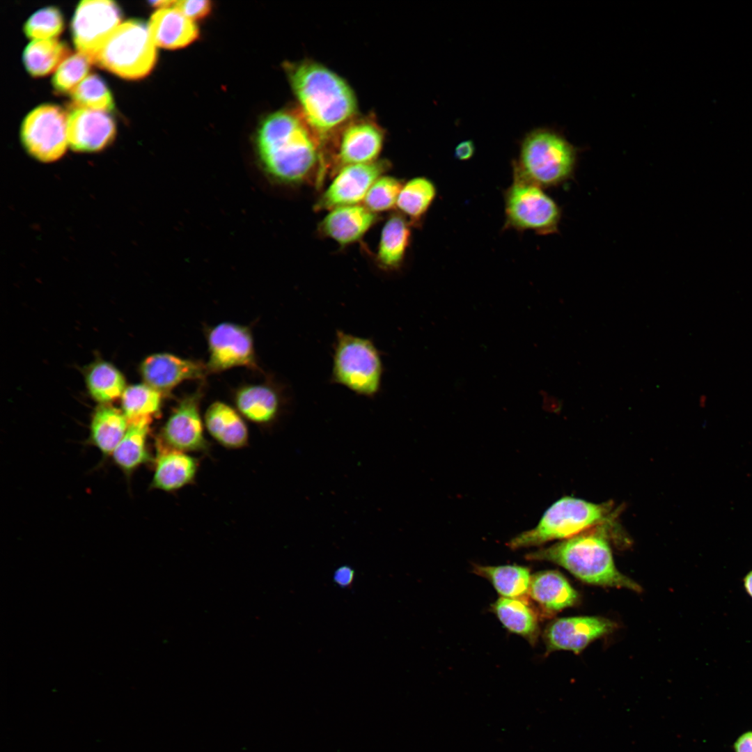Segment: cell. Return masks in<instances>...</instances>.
Instances as JSON below:
<instances>
[{"label": "cell", "mask_w": 752, "mask_h": 752, "mask_svg": "<svg viewBox=\"0 0 752 752\" xmlns=\"http://www.w3.org/2000/svg\"><path fill=\"white\" fill-rule=\"evenodd\" d=\"M402 186L400 180L390 175H382L368 190L363 206L375 214L393 208Z\"/></svg>", "instance_id": "e575fe53"}, {"label": "cell", "mask_w": 752, "mask_h": 752, "mask_svg": "<svg viewBox=\"0 0 752 752\" xmlns=\"http://www.w3.org/2000/svg\"><path fill=\"white\" fill-rule=\"evenodd\" d=\"M377 221L376 214L361 205L343 206L330 210L319 225L322 235L340 245L360 240Z\"/></svg>", "instance_id": "ac0fdd59"}, {"label": "cell", "mask_w": 752, "mask_h": 752, "mask_svg": "<svg viewBox=\"0 0 752 752\" xmlns=\"http://www.w3.org/2000/svg\"><path fill=\"white\" fill-rule=\"evenodd\" d=\"M531 598L548 612H556L576 604L577 592L559 572L542 571L531 575Z\"/></svg>", "instance_id": "44dd1931"}, {"label": "cell", "mask_w": 752, "mask_h": 752, "mask_svg": "<svg viewBox=\"0 0 752 752\" xmlns=\"http://www.w3.org/2000/svg\"><path fill=\"white\" fill-rule=\"evenodd\" d=\"M128 425L123 412L113 407L102 406L92 419V440L102 453H113L125 434Z\"/></svg>", "instance_id": "484cf974"}, {"label": "cell", "mask_w": 752, "mask_h": 752, "mask_svg": "<svg viewBox=\"0 0 752 752\" xmlns=\"http://www.w3.org/2000/svg\"><path fill=\"white\" fill-rule=\"evenodd\" d=\"M140 373L145 384L166 394L182 382L202 379L208 372L201 362L162 352L146 357Z\"/></svg>", "instance_id": "e0dca14e"}, {"label": "cell", "mask_w": 752, "mask_h": 752, "mask_svg": "<svg viewBox=\"0 0 752 752\" xmlns=\"http://www.w3.org/2000/svg\"><path fill=\"white\" fill-rule=\"evenodd\" d=\"M384 140L383 130L373 120L355 118L336 136L329 166L337 172L345 166L377 161Z\"/></svg>", "instance_id": "8fae6325"}, {"label": "cell", "mask_w": 752, "mask_h": 752, "mask_svg": "<svg viewBox=\"0 0 752 752\" xmlns=\"http://www.w3.org/2000/svg\"><path fill=\"white\" fill-rule=\"evenodd\" d=\"M86 380L90 394L101 403L116 400L126 389L122 373L105 361L94 363L88 370Z\"/></svg>", "instance_id": "4dcf8cb0"}, {"label": "cell", "mask_w": 752, "mask_h": 752, "mask_svg": "<svg viewBox=\"0 0 752 752\" xmlns=\"http://www.w3.org/2000/svg\"><path fill=\"white\" fill-rule=\"evenodd\" d=\"M68 116L59 107L39 106L24 118L21 128V139L28 153L42 162L60 159L68 144Z\"/></svg>", "instance_id": "9c48e42d"}, {"label": "cell", "mask_w": 752, "mask_h": 752, "mask_svg": "<svg viewBox=\"0 0 752 752\" xmlns=\"http://www.w3.org/2000/svg\"><path fill=\"white\" fill-rule=\"evenodd\" d=\"M235 402L237 410L247 419L267 423L279 415L283 394L280 388L273 384H249L237 391Z\"/></svg>", "instance_id": "ffe728a7"}, {"label": "cell", "mask_w": 752, "mask_h": 752, "mask_svg": "<svg viewBox=\"0 0 752 752\" xmlns=\"http://www.w3.org/2000/svg\"><path fill=\"white\" fill-rule=\"evenodd\" d=\"M613 522L604 523L572 538L526 555L529 561L557 564L587 583L625 588L639 592L638 583L616 568L610 545Z\"/></svg>", "instance_id": "3957f363"}, {"label": "cell", "mask_w": 752, "mask_h": 752, "mask_svg": "<svg viewBox=\"0 0 752 752\" xmlns=\"http://www.w3.org/2000/svg\"><path fill=\"white\" fill-rule=\"evenodd\" d=\"M577 157L573 146L562 136L538 130L523 140L513 175L542 188L557 187L573 178Z\"/></svg>", "instance_id": "8992f818"}, {"label": "cell", "mask_w": 752, "mask_h": 752, "mask_svg": "<svg viewBox=\"0 0 752 752\" xmlns=\"http://www.w3.org/2000/svg\"><path fill=\"white\" fill-rule=\"evenodd\" d=\"M504 202L506 228L544 235L557 233L561 210L542 187L513 175Z\"/></svg>", "instance_id": "ba28073f"}, {"label": "cell", "mask_w": 752, "mask_h": 752, "mask_svg": "<svg viewBox=\"0 0 752 752\" xmlns=\"http://www.w3.org/2000/svg\"><path fill=\"white\" fill-rule=\"evenodd\" d=\"M616 514L611 501L595 503L564 496L545 511L535 528L517 535L507 545L512 549H518L542 545L552 540H563L613 522Z\"/></svg>", "instance_id": "277c9868"}, {"label": "cell", "mask_w": 752, "mask_h": 752, "mask_svg": "<svg viewBox=\"0 0 752 752\" xmlns=\"http://www.w3.org/2000/svg\"><path fill=\"white\" fill-rule=\"evenodd\" d=\"M63 29L61 12L54 7L40 9L32 15L24 26V31L31 39L54 38Z\"/></svg>", "instance_id": "d590c367"}, {"label": "cell", "mask_w": 752, "mask_h": 752, "mask_svg": "<svg viewBox=\"0 0 752 752\" xmlns=\"http://www.w3.org/2000/svg\"><path fill=\"white\" fill-rule=\"evenodd\" d=\"M492 608L498 619L508 630L530 641L535 639L538 629V618L524 598L501 597L495 602Z\"/></svg>", "instance_id": "4316f807"}, {"label": "cell", "mask_w": 752, "mask_h": 752, "mask_svg": "<svg viewBox=\"0 0 752 752\" xmlns=\"http://www.w3.org/2000/svg\"><path fill=\"white\" fill-rule=\"evenodd\" d=\"M288 75L299 112L327 150L357 117L354 92L343 78L315 61L289 65Z\"/></svg>", "instance_id": "7a4b0ae2"}, {"label": "cell", "mask_w": 752, "mask_h": 752, "mask_svg": "<svg viewBox=\"0 0 752 752\" xmlns=\"http://www.w3.org/2000/svg\"><path fill=\"white\" fill-rule=\"evenodd\" d=\"M616 625L609 619L596 616L562 618L552 621L544 637L547 651H582L593 641L611 632Z\"/></svg>", "instance_id": "9a60e30c"}, {"label": "cell", "mask_w": 752, "mask_h": 752, "mask_svg": "<svg viewBox=\"0 0 752 752\" xmlns=\"http://www.w3.org/2000/svg\"><path fill=\"white\" fill-rule=\"evenodd\" d=\"M91 61L80 52L68 56L57 68L52 79L55 89L70 93L87 76Z\"/></svg>", "instance_id": "836d02e7"}, {"label": "cell", "mask_w": 752, "mask_h": 752, "mask_svg": "<svg viewBox=\"0 0 752 752\" xmlns=\"http://www.w3.org/2000/svg\"><path fill=\"white\" fill-rule=\"evenodd\" d=\"M744 587H745L747 593L752 597V571L749 572L747 574V575L745 577L744 580Z\"/></svg>", "instance_id": "b9f144b4"}, {"label": "cell", "mask_w": 752, "mask_h": 752, "mask_svg": "<svg viewBox=\"0 0 752 752\" xmlns=\"http://www.w3.org/2000/svg\"><path fill=\"white\" fill-rule=\"evenodd\" d=\"M148 26L155 45L165 49L183 47L198 36L194 22L174 7L157 10L152 15Z\"/></svg>", "instance_id": "d6986e66"}, {"label": "cell", "mask_w": 752, "mask_h": 752, "mask_svg": "<svg viewBox=\"0 0 752 752\" xmlns=\"http://www.w3.org/2000/svg\"><path fill=\"white\" fill-rule=\"evenodd\" d=\"M209 359L205 364L208 373L245 366L255 368L256 356L250 329L232 322H222L207 334Z\"/></svg>", "instance_id": "7c38bea8"}, {"label": "cell", "mask_w": 752, "mask_h": 752, "mask_svg": "<svg viewBox=\"0 0 752 752\" xmlns=\"http://www.w3.org/2000/svg\"><path fill=\"white\" fill-rule=\"evenodd\" d=\"M736 752H752V731L741 735L735 744Z\"/></svg>", "instance_id": "ab89813d"}, {"label": "cell", "mask_w": 752, "mask_h": 752, "mask_svg": "<svg viewBox=\"0 0 752 752\" xmlns=\"http://www.w3.org/2000/svg\"><path fill=\"white\" fill-rule=\"evenodd\" d=\"M158 446L152 486L164 491H173L190 483L198 469L196 459L185 452Z\"/></svg>", "instance_id": "7402d4cb"}, {"label": "cell", "mask_w": 752, "mask_h": 752, "mask_svg": "<svg viewBox=\"0 0 752 752\" xmlns=\"http://www.w3.org/2000/svg\"><path fill=\"white\" fill-rule=\"evenodd\" d=\"M474 145L471 141H464L459 143L455 150V155L460 160H467L474 153Z\"/></svg>", "instance_id": "f35d334b"}, {"label": "cell", "mask_w": 752, "mask_h": 752, "mask_svg": "<svg viewBox=\"0 0 752 752\" xmlns=\"http://www.w3.org/2000/svg\"><path fill=\"white\" fill-rule=\"evenodd\" d=\"M411 238V228L407 219L400 214L391 216L382 230L377 256L379 265L385 270L400 267Z\"/></svg>", "instance_id": "cb8c5ba5"}, {"label": "cell", "mask_w": 752, "mask_h": 752, "mask_svg": "<svg viewBox=\"0 0 752 752\" xmlns=\"http://www.w3.org/2000/svg\"><path fill=\"white\" fill-rule=\"evenodd\" d=\"M155 46L148 25L139 20H128L108 36L94 56L93 63L123 78H142L155 64Z\"/></svg>", "instance_id": "52a82bcc"}, {"label": "cell", "mask_w": 752, "mask_h": 752, "mask_svg": "<svg viewBox=\"0 0 752 752\" xmlns=\"http://www.w3.org/2000/svg\"><path fill=\"white\" fill-rule=\"evenodd\" d=\"M162 395L145 383L126 388L122 395V407L128 423L152 419L159 412Z\"/></svg>", "instance_id": "1f68e13d"}, {"label": "cell", "mask_w": 752, "mask_h": 752, "mask_svg": "<svg viewBox=\"0 0 752 752\" xmlns=\"http://www.w3.org/2000/svg\"><path fill=\"white\" fill-rule=\"evenodd\" d=\"M330 383L373 398L381 391L384 367L374 341L338 329L332 345Z\"/></svg>", "instance_id": "5b68a950"}, {"label": "cell", "mask_w": 752, "mask_h": 752, "mask_svg": "<svg viewBox=\"0 0 752 752\" xmlns=\"http://www.w3.org/2000/svg\"><path fill=\"white\" fill-rule=\"evenodd\" d=\"M175 1H152L150 3L152 6L161 8H166L173 7L175 4Z\"/></svg>", "instance_id": "60d3db41"}, {"label": "cell", "mask_w": 752, "mask_h": 752, "mask_svg": "<svg viewBox=\"0 0 752 752\" xmlns=\"http://www.w3.org/2000/svg\"><path fill=\"white\" fill-rule=\"evenodd\" d=\"M437 195L435 185L425 177H416L403 185L396 207L412 222L418 223L428 211Z\"/></svg>", "instance_id": "f546056e"}, {"label": "cell", "mask_w": 752, "mask_h": 752, "mask_svg": "<svg viewBox=\"0 0 752 752\" xmlns=\"http://www.w3.org/2000/svg\"><path fill=\"white\" fill-rule=\"evenodd\" d=\"M354 579V572L352 567L344 565L338 567L334 574V582L340 587L350 586Z\"/></svg>", "instance_id": "74e56055"}, {"label": "cell", "mask_w": 752, "mask_h": 752, "mask_svg": "<svg viewBox=\"0 0 752 752\" xmlns=\"http://www.w3.org/2000/svg\"><path fill=\"white\" fill-rule=\"evenodd\" d=\"M474 572L487 579L503 597L524 598L528 593L531 575L520 565H476Z\"/></svg>", "instance_id": "f1b7e54d"}, {"label": "cell", "mask_w": 752, "mask_h": 752, "mask_svg": "<svg viewBox=\"0 0 752 752\" xmlns=\"http://www.w3.org/2000/svg\"><path fill=\"white\" fill-rule=\"evenodd\" d=\"M70 53L68 45L56 38L34 40L24 49L23 61L32 76L42 77L56 70Z\"/></svg>", "instance_id": "d4e9b609"}, {"label": "cell", "mask_w": 752, "mask_h": 752, "mask_svg": "<svg viewBox=\"0 0 752 752\" xmlns=\"http://www.w3.org/2000/svg\"><path fill=\"white\" fill-rule=\"evenodd\" d=\"M121 17V11L113 1H81L72 23L73 40L78 52L87 56L93 63V57L101 45L120 24Z\"/></svg>", "instance_id": "30bf717a"}, {"label": "cell", "mask_w": 752, "mask_h": 752, "mask_svg": "<svg viewBox=\"0 0 752 752\" xmlns=\"http://www.w3.org/2000/svg\"><path fill=\"white\" fill-rule=\"evenodd\" d=\"M173 7L193 21L205 17L212 5L209 1L182 0L175 1Z\"/></svg>", "instance_id": "8d00e7d4"}, {"label": "cell", "mask_w": 752, "mask_h": 752, "mask_svg": "<svg viewBox=\"0 0 752 752\" xmlns=\"http://www.w3.org/2000/svg\"><path fill=\"white\" fill-rule=\"evenodd\" d=\"M67 133L68 144L73 150L93 152L111 143L116 127L105 111L73 107L68 116Z\"/></svg>", "instance_id": "2e32d148"}, {"label": "cell", "mask_w": 752, "mask_h": 752, "mask_svg": "<svg viewBox=\"0 0 752 752\" xmlns=\"http://www.w3.org/2000/svg\"><path fill=\"white\" fill-rule=\"evenodd\" d=\"M205 425L210 435L222 446L239 448L248 441L247 427L237 412L219 401L211 404L205 414Z\"/></svg>", "instance_id": "603a6c76"}, {"label": "cell", "mask_w": 752, "mask_h": 752, "mask_svg": "<svg viewBox=\"0 0 752 752\" xmlns=\"http://www.w3.org/2000/svg\"><path fill=\"white\" fill-rule=\"evenodd\" d=\"M262 164L274 179L285 184L305 181L326 169L320 139L299 111H278L262 123L257 136Z\"/></svg>", "instance_id": "6da1fadb"}, {"label": "cell", "mask_w": 752, "mask_h": 752, "mask_svg": "<svg viewBox=\"0 0 752 752\" xmlns=\"http://www.w3.org/2000/svg\"><path fill=\"white\" fill-rule=\"evenodd\" d=\"M200 398L197 392L179 401L162 428L159 446L182 452L206 449Z\"/></svg>", "instance_id": "5bb4252c"}, {"label": "cell", "mask_w": 752, "mask_h": 752, "mask_svg": "<svg viewBox=\"0 0 752 752\" xmlns=\"http://www.w3.org/2000/svg\"><path fill=\"white\" fill-rule=\"evenodd\" d=\"M74 107L110 111L113 108L111 93L97 75H88L70 93Z\"/></svg>", "instance_id": "d6a6232c"}, {"label": "cell", "mask_w": 752, "mask_h": 752, "mask_svg": "<svg viewBox=\"0 0 752 752\" xmlns=\"http://www.w3.org/2000/svg\"><path fill=\"white\" fill-rule=\"evenodd\" d=\"M389 167V164L384 160L343 166L319 198L315 205V210H331L339 207L359 205L363 201L373 183Z\"/></svg>", "instance_id": "4fadbf2b"}, {"label": "cell", "mask_w": 752, "mask_h": 752, "mask_svg": "<svg viewBox=\"0 0 752 752\" xmlns=\"http://www.w3.org/2000/svg\"><path fill=\"white\" fill-rule=\"evenodd\" d=\"M151 420L129 422L125 434L113 452L115 462L123 470L130 471L149 460L146 442Z\"/></svg>", "instance_id": "83f0119b"}]
</instances>
